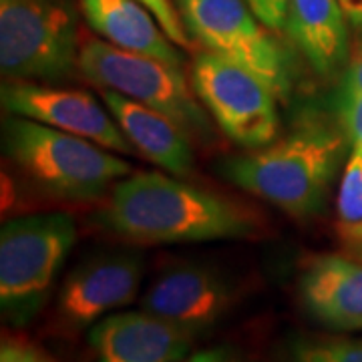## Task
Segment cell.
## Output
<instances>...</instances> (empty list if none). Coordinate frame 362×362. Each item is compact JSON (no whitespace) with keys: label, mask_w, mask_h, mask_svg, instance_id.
I'll list each match as a JSON object with an SVG mask.
<instances>
[{"label":"cell","mask_w":362,"mask_h":362,"mask_svg":"<svg viewBox=\"0 0 362 362\" xmlns=\"http://www.w3.org/2000/svg\"><path fill=\"white\" fill-rule=\"evenodd\" d=\"M192 87L220 129L238 145L258 149L278 135V95L254 73L214 52H199Z\"/></svg>","instance_id":"cell-8"},{"label":"cell","mask_w":362,"mask_h":362,"mask_svg":"<svg viewBox=\"0 0 362 362\" xmlns=\"http://www.w3.org/2000/svg\"><path fill=\"white\" fill-rule=\"evenodd\" d=\"M143 259L137 254H103L81 262L61 288L59 308L66 322L87 326L111 310L131 304L141 286Z\"/></svg>","instance_id":"cell-11"},{"label":"cell","mask_w":362,"mask_h":362,"mask_svg":"<svg viewBox=\"0 0 362 362\" xmlns=\"http://www.w3.org/2000/svg\"><path fill=\"white\" fill-rule=\"evenodd\" d=\"M342 95H362V51L352 59L344 73Z\"/></svg>","instance_id":"cell-23"},{"label":"cell","mask_w":362,"mask_h":362,"mask_svg":"<svg viewBox=\"0 0 362 362\" xmlns=\"http://www.w3.org/2000/svg\"><path fill=\"white\" fill-rule=\"evenodd\" d=\"M292 362H362V340L300 338L290 349Z\"/></svg>","instance_id":"cell-17"},{"label":"cell","mask_w":362,"mask_h":362,"mask_svg":"<svg viewBox=\"0 0 362 362\" xmlns=\"http://www.w3.org/2000/svg\"><path fill=\"white\" fill-rule=\"evenodd\" d=\"M2 147L26 180L57 199H97L113 181L131 173L115 151L26 117L4 119Z\"/></svg>","instance_id":"cell-3"},{"label":"cell","mask_w":362,"mask_h":362,"mask_svg":"<svg viewBox=\"0 0 362 362\" xmlns=\"http://www.w3.org/2000/svg\"><path fill=\"white\" fill-rule=\"evenodd\" d=\"M0 99L8 115L26 117L73 133L115 153H133V145L123 135L111 111L105 109L107 105L99 103L87 90L8 81L2 85Z\"/></svg>","instance_id":"cell-9"},{"label":"cell","mask_w":362,"mask_h":362,"mask_svg":"<svg viewBox=\"0 0 362 362\" xmlns=\"http://www.w3.org/2000/svg\"><path fill=\"white\" fill-rule=\"evenodd\" d=\"M97 220L103 230L135 244L238 240L259 228L246 206L157 171L119 181Z\"/></svg>","instance_id":"cell-1"},{"label":"cell","mask_w":362,"mask_h":362,"mask_svg":"<svg viewBox=\"0 0 362 362\" xmlns=\"http://www.w3.org/2000/svg\"><path fill=\"white\" fill-rule=\"evenodd\" d=\"M247 4L258 14V18L270 30L286 28L288 16V0H247Z\"/></svg>","instance_id":"cell-21"},{"label":"cell","mask_w":362,"mask_h":362,"mask_svg":"<svg viewBox=\"0 0 362 362\" xmlns=\"http://www.w3.org/2000/svg\"><path fill=\"white\" fill-rule=\"evenodd\" d=\"M183 25L207 52L244 66L278 99L292 89V66L247 0H177Z\"/></svg>","instance_id":"cell-7"},{"label":"cell","mask_w":362,"mask_h":362,"mask_svg":"<svg viewBox=\"0 0 362 362\" xmlns=\"http://www.w3.org/2000/svg\"><path fill=\"white\" fill-rule=\"evenodd\" d=\"M304 310L334 332L362 330V259L326 254L310 259L298 280Z\"/></svg>","instance_id":"cell-13"},{"label":"cell","mask_w":362,"mask_h":362,"mask_svg":"<svg viewBox=\"0 0 362 362\" xmlns=\"http://www.w3.org/2000/svg\"><path fill=\"white\" fill-rule=\"evenodd\" d=\"M103 101L137 153L171 175H192L195 163L192 139L171 119L117 90L105 89Z\"/></svg>","instance_id":"cell-14"},{"label":"cell","mask_w":362,"mask_h":362,"mask_svg":"<svg viewBox=\"0 0 362 362\" xmlns=\"http://www.w3.org/2000/svg\"><path fill=\"white\" fill-rule=\"evenodd\" d=\"M342 11L354 26H362V0H340Z\"/></svg>","instance_id":"cell-24"},{"label":"cell","mask_w":362,"mask_h":362,"mask_svg":"<svg viewBox=\"0 0 362 362\" xmlns=\"http://www.w3.org/2000/svg\"><path fill=\"white\" fill-rule=\"evenodd\" d=\"M346 21L340 0H288L286 30L322 77L334 75L346 63Z\"/></svg>","instance_id":"cell-16"},{"label":"cell","mask_w":362,"mask_h":362,"mask_svg":"<svg viewBox=\"0 0 362 362\" xmlns=\"http://www.w3.org/2000/svg\"><path fill=\"white\" fill-rule=\"evenodd\" d=\"M143 6L149 8V13L157 18V23L165 30L169 39L173 40L181 49H189L192 47V37L187 33V28L183 25L180 8L171 2V0H137Z\"/></svg>","instance_id":"cell-19"},{"label":"cell","mask_w":362,"mask_h":362,"mask_svg":"<svg viewBox=\"0 0 362 362\" xmlns=\"http://www.w3.org/2000/svg\"><path fill=\"white\" fill-rule=\"evenodd\" d=\"M338 115L352 149L362 153V95H342L338 101Z\"/></svg>","instance_id":"cell-20"},{"label":"cell","mask_w":362,"mask_h":362,"mask_svg":"<svg viewBox=\"0 0 362 362\" xmlns=\"http://www.w3.org/2000/svg\"><path fill=\"white\" fill-rule=\"evenodd\" d=\"M346 141L344 131L324 121H310L280 141L223 161L221 171L240 189L286 214L312 218L322 211Z\"/></svg>","instance_id":"cell-2"},{"label":"cell","mask_w":362,"mask_h":362,"mask_svg":"<svg viewBox=\"0 0 362 362\" xmlns=\"http://www.w3.org/2000/svg\"><path fill=\"white\" fill-rule=\"evenodd\" d=\"M233 292L226 278L206 266L177 264L163 270L147 288L143 310L181 330L197 334L230 310Z\"/></svg>","instance_id":"cell-10"},{"label":"cell","mask_w":362,"mask_h":362,"mask_svg":"<svg viewBox=\"0 0 362 362\" xmlns=\"http://www.w3.org/2000/svg\"><path fill=\"white\" fill-rule=\"evenodd\" d=\"M338 232L350 244L362 242V223H356V226H338Z\"/></svg>","instance_id":"cell-26"},{"label":"cell","mask_w":362,"mask_h":362,"mask_svg":"<svg viewBox=\"0 0 362 362\" xmlns=\"http://www.w3.org/2000/svg\"><path fill=\"white\" fill-rule=\"evenodd\" d=\"M81 75L97 87L117 90L171 119L189 139L211 137V121L197 103L181 66L147 54L123 51L111 42L87 40L78 52Z\"/></svg>","instance_id":"cell-5"},{"label":"cell","mask_w":362,"mask_h":362,"mask_svg":"<svg viewBox=\"0 0 362 362\" xmlns=\"http://www.w3.org/2000/svg\"><path fill=\"white\" fill-rule=\"evenodd\" d=\"M0 362H52L45 352L23 340H4L0 349Z\"/></svg>","instance_id":"cell-22"},{"label":"cell","mask_w":362,"mask_h":362,"mask_svg":"<svg viewBox=\"0 0 362 362\" xmlns=\"http://www.w3.org/2000/svg\"><path fill=\"white\" fill-rule=\"evenodd\" d=\"M185 362H232L223 350H206V352H197L192 358H187Z\"/></svg>","instance_id":"cell-25"},{"label":"cell","mask_w":362,"mask_h":362,"mask_svg":"<svg viewBox=\"0 0 362 362\" xmlns=\"http://www.w3.org/2000/svg\"><path fill=\"white\" fill-rule=\"evenodd\" d=\"M77 242L63 211L8 220L0 230V306L8 322H30L45 306L54 278Z\"/></svg>","instance_id":"cell-4"},{"label":"cell","mask_w":362,"mask_h":362,"mask_svg":"<svg viewBox=\"0 0 362 362\" xmlns=\"http://www.w3.org/2000/svg\"><path fill=\"white\" fill-rule=\"evenodd\" d=\"M192 340L194 334L147 310L107 316L89 332L97 362H180Z\"/></svg>","instance_id":"cell-12"},{"label":"cell","mask_w":362,"mask_h":362,"mask_svg":"<svg viewBox=\"0 0 362 362\" xmlns=\"http://www.w3.org/2000/svg\"><path fill=\"white\" fill-rule=\"evenodd\" d=\"M350 247H352L354 256H356L358 259H362V242H354V244H352Z\"/></svg>","instance_id":"cell-27"},{"label":"cell","mask_w":362,"mask_h":362,"mask_svg":"<svg viewBox=\"0 0 362 362\" xmlns=\"http://www.w3.org/2000/svg\"><path fill=\"white\" fill-rule=\"evenodd\" d=\"M338 226L362 223V153L352 149L340 180L337 197Z\"/></svg>","instance_id":"cell-18"},{"label":"cell","mask_w":362,"mask_h":362,"mask_svg":"<svg viewBox=\"0 0 362 362\" xmlns=\"http://www.w3.org/2000/svg\"><path fill=\"white\" fill-rule=\"evenodd\" d=\"M89 26L123 51L147 54L169 65H183V54L157 18L137 0H81Z\"/></svg>","instance_id":"cell-15"},{"label":"cell","mask_w":362,"mask_h":362,"mask_svg":"<svg viewBox=\"0 0 362 362\" xmlns=\"http://www.w3.org/2000/svg\"><path fill=\"white\" fill-rule=\"evenodd\" d=\"M69 0H0V69L8 81L54 83L78 69Z\"/></svg>","instance_id":"cell-6"}]
</instances>
